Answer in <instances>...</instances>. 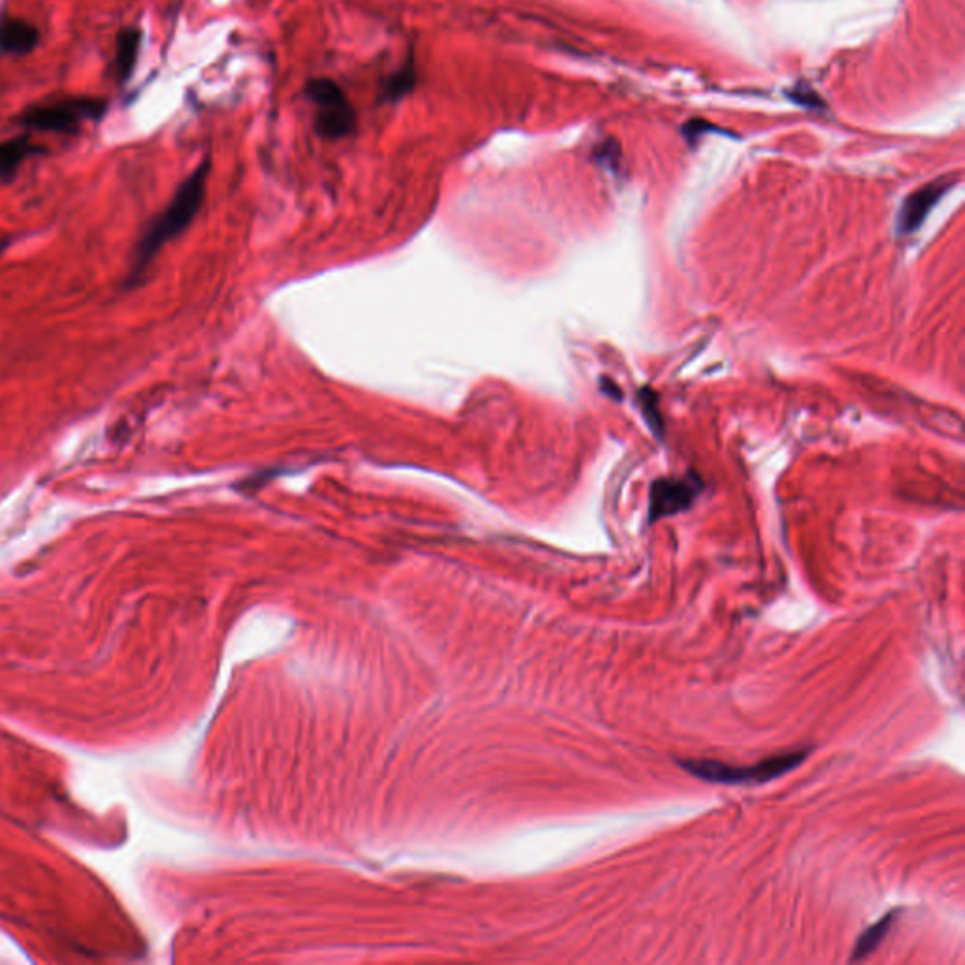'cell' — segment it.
<instances>
[{
	"label": "cell",
	"mask_w": 965,
	"mask_h": 965,
	"mask_svg": "<svg viewBox=\"0 0 965 965\" xmlns=\"http://www.w3.org/2000/svg\"><path fill=\"white\" fill-rule=\"evenodd\" d=\"M704 485L698 476L666 477L658 479L651 489V505H648V521L655 523L658 519L671 517L681 511L689 510L698 495L702 492Z\"/></svg>",
	"instance_id": "5b68a950"
},
{
	"label": "cell",
	"mask_w": 965,
	"mask_h": 965,
	"mask_svg": "<svg viewBox=\"0 0 965 965\" xmlns=\"http://www.w3.org/2000/svg\"><path fill=\"white\" fill-rule=\"evenodd\" d=\"M44 152V147L36 145L33 140L27 136H17V139L0 142V178H10L14 176L15 170L20 168L28 157H33L36 153Z\"/></svg>",
	"instance_id": "30bf717a"
},
{
	"label": "cell",
	"mask_w": 965,
	"mask_h": 965,
	"mask_svg": "<svg viewBox=\"0 0 965 965\" xmlns=\"http://www.w3.org/2000/svg\"><path fill=\"white\" fill-rule=\"evenodd\" d=\"M811 749L783 752L772 759L762 760L759 764L734 765L720 760H677L684 772L698 779L717 785H764L770 781L779 779L785 773L793 772L806 762Z\"/></svg>",
	"instance_id": "7a4b0ae2"
},
{
	"label": "cell",
	"mask_w": 965,
	"mask_h": 965,
	"mask_svg": "<svg viewBox=\"0 0 965 965\" xmlns=\"http://www.w3.org/2000/svg\"><path fill=\"white\" fill-rule=\"evenodd\" d=\"M207 178H210V160L206 159L181 181V186L176 189L165 210L153 219L136 246V255L132 262V279L152 264L153 259L159 255L160 249L165 248L166 243H170L174 238L186 233L189 225L194 222L206 196Z\"/></svg>",
	"instance_id": "6da1fadb"
},
{
	"label": "cell",
	"mask_w": 965,
	"mask_h": 965,
	"mask_svg": "<svg viewBox=\"0 0 965 965\" xmlns=\"http://www.w3.org/2000/svg\"><path fill=\"white\" fill-rule=\"evenodd\" d=\"M956 181L958 178L945 176V178L931 181L928 186L917 189L915 193H910L897 214V235L910 236L913 233H917L933 206L951 191L952 187L956 186Z\"/></svg>",
	"instance_id": "8992f818"
},
{
	"label": "cell",
	"mask_w": 965,
	"mask_h": 965,
	"mask_svg": "<svg viewBox=\"0 0 965 965\" xmlns=\"http://www.w3.org/2000/svg\"><path fill=\"white\" fill-rule=\"evenodd\" d=\"M108 110L103 98L72 97L27 108L20 116L21 127L31 131L76 134L85 121H97Z\"/></svg>",
	"instance_id": "277c9868"
},
{
	"label": "cell",
	"mask_w": 965,
	"mask_h": 965,
	"mask_svg": "<svg viewBox=\"0 0 965 965\" xmlns=\"http://www.w3.org/2000/svg\"><path fill=\"white\" fill-rule=\"evenodd\" d=\"M640 406H642L643 415H645V419H647L648 427L653 428V432H655L658 438L663 436L664 422L663 417H660V412H658V401H656V394L645 386L640 391Z\"/></svg>",
	"instance_id": "7c38bea8"
},
{
	"label": "cell",
	"mask_w": 965,
	"mask_h": 965,
	"mask_svg": "<svg viewBox=\"0 0 965 965\" xmlns=\"http://www.w3.org/2000/svg\"><path fill=\"white\" fill-rule=\"evenodd\" d=\"M303 95L313 108V129L329 142L352 136L357 129V110L345 91L331 78H310Z\"/></svg>",
	"instance_id": "3957f363"
},
{
	"label": "cell",
	"mask_w": 965,
	"mask_h": 965,
	"mask_svg": "<svg viewBox=\"0 0 965 965\" xmlns=\"http://www.w3.org/2000/svg\"><path fill=\"white\" fill-rule=\"evenodd\" d=\"M140 46H142V31L140 28H124L118 36V46H116V57H114V67H116V76L119 82L124 83L131 80L136 59H139Z\"/></svg>",
	"instance_id": "9c48e42d"
},
{
	"label": "cell",
	"mask_w": 965,
	"mask_h": 965,
	"mask_svg": "<svg viewBox=\"0 0 965 965\" xmlns=\"http://www.w3.org/2000/svg\"><path fill=\"white\" fill-rule=\"evenodd\" d=\"M897 913H900V909L892 910L889 915H884L879 922L869 926L868 930L863 931L862 936L856 941L853 960H863L871 952L877 951V946L883 943L884 938L889 936L890 928L896 922Z\"/></svg>",
	"instance_id": "8fae6325"
},
{
	"label": "cell",
	"mask_w": 965,
	"mask_h": 965,
	"mask_svg": "<svg viewBox=\"0 0 965 965\" xmlns=\"http://www.w3.org/2000/svg\"><path fill=\"white\" fill-rule=\"evenodd\" d=\"M40 41V31L27 20L15 15L0 17V53L23 57L35 51Z\"/></svg>",
	"instance_id": "52a82bcc"
},
{
	"label": "cell",
	"mask_w": 965,
	"mask_h": 965,
	"mask_svg": "<svg viewBox=\"0 0 965 965\" xmlns=\"http://www.w3.org/2000/svg\"><path fill=\"white\" fill-rule=\"evenodd\" d=\"M417 85V67L414 57H409L401 67L386 74L381 83V100L386 104H396L414 93Z\"/></svg>",
	"instance_id": "ba28073f"
}]
</instances>
